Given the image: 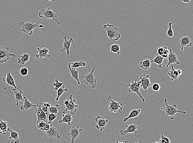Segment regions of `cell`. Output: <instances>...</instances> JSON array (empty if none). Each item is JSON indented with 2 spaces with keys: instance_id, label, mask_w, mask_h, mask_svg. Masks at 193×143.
Here are the masks:
<instances>
[{
  "instance_id": "cell-17",
  "label": "cell",
  "mask_w": 193,
  "mask_h": 143,
  "mask_svg": "<svg viewBox=\"0 0 193 143\" xmlns=\"http://www.w3.org/2000/svg\"><path fill=\"white\" fill-rule=\"evenodd\" d=\"M182 73V70L180 69H175L172 64L171 69L168 71V75L170 77L171 81H177Z\"/></svg>"
},
{
  "instance_id": "cell-47",
  "label": "cell",
  "mask_w": 193,
  "mask_h": 143,
  "mask_svg": "<svg viewBox=\"0 0 193 143\" xmlns=\"http://www.w3.org/2000/svg\"><path fill=\"white\" fill-rule=\"evenodd\" d=\"M43 105L45 107H48V108L50 107L51 106L50 103L49 102H45L43 103Z\"/></svg>"
},
{
  "instance_id": "cell-33",
  "label": "cell",
  "mask_w": 193,
  "mask_h": 143,
  "mask_svg": "<svg viewBox=\"0 0 193 143\" xmlns=\"http://www.w3.org/2000/svg\"><path fill=\"white\" fill-rule=\"evenodd\" d=\"M61 109V107L58 104H56L55 106H51L49 107L48 111L50 113H53L58 115V112L59 110Z\"/></svg>"
},
{
  "instance_id": "cell-30",
  "label": "cell",
  "mask_w": 193,
  "mask_h": 143,
  "mask_svg": "<svg viewBox=\"0 0 193 143\" xmlns=\"http://www.w3.org/2000/svg\"><path fill=\"white\" fill-rule=\"evenodd\" d=\"M163 58L162 56L159 55L157 54L155 59L151 61V62H154L158 65L159 68H162V64H163Z\"/></svg>"
},
{
  "instance_id": "cell-20",
  "label": "cell",
  "mask_w": 193,
  "mask_h": 143,
  "mask_svg": "<svg viewBox=\"0 0 193 143\" xmlns=\"http://www.w3.org/2000/svg\"><path fill=\"white\" fill-rule=\"evenodd\" d=\"M3 81L8 86H11L13 87L15 89H17L16 84H15V80L11 72H8L6 73V77L2 79Z\"/></svg>"
},
{
  "instance_id": "cell-26",
  "label": "cell",
  "mask_w": 193,
  "mask_h": 143,
  "mask_svg": "<svg viewBox=\"0 0 193 143\" xmlns=\"http://www.w3.org/2000/svg\"><path fill=\"white\" fill-rule=\"evenodd\" d=\"M141 112L140 109H134L130 113L129 115L127 117L123 118V121L124 122H127L130 118H133L137 117Z\"/></svg>"
},
{
  "instance_id": "cell-45",
  "label": "cell",
  "mask_w": 193,
  "mask_h": 143,
  "mask_svg": "<svg viewBox=\"0 0 193 143\" xmlns=\"http://www.w3.org/2000/svg\"><path fill=\"white\" fill-rule=\"evenodd\" d=\"M51 124L50 123H47L44 127L40 129L41 130L43 131L44 132L47 131L50 128Z\"/></svg>"
},
{
  "instance_id": "cell-39",
  "label": "cell",
  "mask_w": 193,
  "mask_h": 143,
  "mask_svg": "<svg viewBox=\"0 0 193 143\" xmlns=\"http://www.w3.org/2000/svg\"><path fill=\"white\" fill-rule=\"evenodd\" d=\"M172 22H169V23H168L169 28H168V31L167 32V35L170 38L172 37L173 36V35H174L173 31H172Z\"/></svg>"
},
{
  "instance_id": "cell-51",
  "label": "cell",
  "mask_w": 193,
  "mask_h": 143,
  "mask_svg": "<svg viewBox=\"0 0 193 143\" xmlns=\"http://www.w3.org/2000/svg\"><path fill=\"white\" fill-rule=\"evenodd\" d=\"M0 134H4V132L1 130V129H0Z\"/></svg>"
},
{
  "instance_id": "cell-2",
  "label": "cell",
  "mask_w": 193,
  "mask_h": 143,
  "mask_svg": "<svg viewBox=\"0 0 193 143\" xmlns=\"http://www.w3.org/2000/svg\"><path fill=\"white\" fill-rule=\"evenodd\" d=\"M161 100L164 101V102H165V107L164 108L161 107L160 109L165 111L166 116H170V120H174L175 118V114L177 113H182V114H186L187 112H186V111H180V110H177V106L175 104H173L172 105H168V103H167L168 100H167V99H165L164 100Z\"/></svg>"
},
{
  "instance_id": "cell-40",
  "label": "cell",
  "mask_w": 193,
  "mask_h": 143,
  "mask_svg": "<svg viewBox=\"0 0 193 143\" xmlns=\"http://www.w3.org/2000/svg\"><path fill=\"white\" fill-rule=\"evenodd\" d=\"M162 47H163V53L161 56L163 58H167L168 57V54H169V50H168V47L166 46H164Z\"/></svg>"
},
{
  "instance_id": "cell-32",
  "label": "cell",
  "mask_w": 193,
  "mask_h": 143,
  "mask_svg": "<svg viewBox=\"0 0 193 143\" xmlns=\"http://www.w3.org/2000/svg\"><path fill=\"white\" fill-rule=\"evenodd\" d=\"M68 90V89L67 88H65V86L62 85L61 88H60L57 90V96L56 97V101L58 102L60 99V97L63 94V93L65 92H67Z\"/></svg>"
},
{
  "instance_id": "cell-3",
  "label": "cell",
  "mask_w": 193,
  "mask_h": 143,
  "mask_svg": "<svg viewBox=\"0 0 193 143\" xmlns=\"http://www.w3.org/2000/svg\"><path fill=\"white\" fill-rule=\"evenodd\" d=\"M103 28L107 32V36L109 39L117 41L121 38V34L119 32L118 28L115 25L107 23L104 25Z\"/></svg>"
},
{
  "instance_id": "cell-12",
  "label": "cell",
  "mask_w": 193,
  "mask_h": 143,
  "mask_svg": "<svg viewBox=\"0 0 193 143\" xmlns=\"http://www.w3.org/2000/svg\"><path fill=\"white\" fill-rule=\"evenodd\" d=\"M150 75L149 74L144 73L143 75H140V81L138 82L141 88L144 90L145 93L148 92V89L150 87L151 85L150 81L149 79Z\"/></svg>"
},
{
  "instance_id": "cell-21",
  "label": "cell",
  "mask_w": 193,
  "mask_h": 143,
  "mask_svg": "<svg viewBox=\"0 0 193 143\" xmlns=\"http://www.w3.org/2000/svg\"><path fill=\"white\" fill-rule=\"evenodd\" d=\"M190 37L191 36H189L183 37L180 39V43L181 46V51H183L184 48L185 47H189L192 46L193 43L191 41Z\"/></svg>"
},
{
  "instance_id": "cell-9",
  "label": "cell",
  "mask_w": 193,
  "mask_h": 143,
  "mask_svg": "<svg viewBox=\"0 0 193 143\" xmlns=\"http://www.w3.org/2000/svg\"><path fill=\"white\" fill-rule=\"evenodd\" d=\"M33 108L35 109L34 113L36 114V123L40 121H44L48 123V116L41 109L40 103H38L37 105H35L34 107H33Z\"/></svg>"
},
{
  "instance_id": "cell-13",
  "label": "cell",
  "mask_w": 193,
  "mask_h": 143,
  "mask_svg": "<svg viewBox=\"0 0 193 143\" xmlns=\"http://www.w3.org/2000/svg\"><path fill=\"white\" fill-rule=\"evenodd\" d=\"M96 124V128L100 131H102L107 126L108 120L105 119L104 117L98 115L95 119Z\"/></svg>"
},
{
  "instance_id": "cell-43",
  "label": "cell",
  "mask_w": 193,
  "mask_h": 143,
  "mask_svg": "<svg viewBox=\"0 0 193 143\" xmlns=\"http://www.w3.org/2000/svg\"><path fill=\"white\" fill-rule=\"evenodd\" d=\"M152 89L155 91H158L161 88V87L159 85V84L157 83H155L153 84V86H152Z\"/></svg>"
},
{
  "instance_id": "cell-50",
  "label": "cell",
  "mask_w": 193,
  "mask_h": 143,
  "mask_svg": "<svg viewBox=\"0 0 193 143\" xmlns=\"http://www.w3.org/2000/svg\"><path fill=\"white\" fill-rule=\"evenodd\" d=\"M47 1L52 2H55V0H46Z\"/></svg>"
},
{
  "instance_id": "cell-35",
  "label": "cell",
  "mask_w": 193,
  "mask_h": 143,
  "mask_svg": "<svg viewBox=\"0 0 193 143\" xmlns=\"http://www.w3.org/2000/svg\"><path fill=\"white\" fill-rule=\"evenodd\" d=\"M8 128V126L7 125V122L6 121L0 120V129L4 132V134L6 132Z\"/></svg>"
},
{
  "instance_id": "cell-46",
  "label": "cell",
  "mask_w": 193,
  "mask_h": 143,
  "mask_svg": "<svg viewBox=\"0 0 193 143\" xmlns=\"http://www.w3.org/2000/svg\"><path fill=\"white\" fill-rule=\"evenodd\" d=\"M163 47H161V48H159L158 50H157V54H158L159 55L161 56L163 55Z\"/></svg>"
},
{
  "instance_id": "cell-15",
  "label": "cell",
  "mask_w": 193,
  "mask_h": 143,
  "mask_svg": "<svg viewBox=\"0 0 193 143\" xmlns=\"http://www.w3.org/2000/svg\"><path fill=\"white\" fill-rule=\"evenodd\" d=\"M63 39L64 40V42L62 48L60 49V51L61 53H63L65 51H66L67 53V55H69V53H70V48L71 43H74V41L72 38H70L69 40H68L67 39V37L66 36L63 37Z\"/></svg>"
},
{
  "instance_id": "cell-48",
  "label": "cell",
  "mask_w": 193,
  "mask_h": 143,
  "mask_svg": "<svg viewBox=\"0 0 193 143\" xmlns=\"http://www.w3.org/2000/svg\"><path fill=\"white\" fill-rule=\"evenodd\" d=\"M69 103V99L68 100H66L64 101V104L65 105V106H67L68 105Z\"/></svg>"
},
{
  "instance_id": "cell-22",
  "label": "cell",
  "mask_w": 193,
  "mask_h": 143,
  "mask_svg": "<svg viewBox=\"0 0 193 143\" xmlns=\"http://www.w3.org/2000/svg\"><path fill=\"white\" fill-rule=\"evenodd\" d=\"M72 115L70 113H63L62 115V118L61 120L58 121L59 124H62L63 122L67 123L68 125H71V122L72 121Z\"/></svg>"
},
{
  "instance_id": "cell-49",
  "label": "cell",
  "mask_w": 193,
  "mask_h": 143,
  "mask_svg": "<svg viewBox=\"0 0 193 143\" xmlns=\"http://www.w3.org/2000/svg\"><path fill=\"white\" fill-rule=\"evenodd\" d=\"M182 2L184 3H190V0H181Z\"/></svg>"
},
{
  "instance_id": "cell-18",
  "label": "cell",
  "mask_w": 193,
  "mask_h": 143,
  "mask_svg": "<svg viewBox=\"0 0 193 143\" xmlns=\"http://www.w3.org/2000/svg\"><path fill=\"white\" fill-rule=\"evenodd\" d=\"M47 135L51 139L57 138L58 139H60L62 135V133L58 132V129L51 125L50 128L47 131L45 132Z\"/></svg>"
},
{
  "instance_id": "cell-27",
  "label": "cell",
  "mask_w": 193,
  "mask_h": 143,
  "mask_svg": "<svg viewBox=\"0 0 193 143\" xmlns=\"http://www.w3.org/2000/svg\"><path fill=\"white\" fill-rule=\"evenodd\" d=\"M30 58V55L28 53H24L22 55L19 56L18 58L17 63L18 64L24 65L26 62H28Z\"/></svg>"
},
{
  "instance_id": "cell-25",
  "label": "cell",
  "mask_w": 193,
  "mask_h": 143,
  "mask_svg": "<svg viewBox=\"0 0 193 143\" xmlns=\"http://www.w3.org/2000/svg\"><path fill=\"white\" fill-rule=\"evenodd\" d=\"M23 98L24 100H23L24 103H23V105H21L20 107V109H21V111H23V110L27 111L28 109L33 108V107H34L35 105L31 102L26 97H23Z\"/></svg>"
},
{
  "instance_id": "cell-16",
  "label": "cell",
  "mask_w": 193,
  "mask_h": 143,
  "mask_svg": "<svg viewBox=\"0 0 193 143\" xmlns=\"http://www.w3.org/2000/svg\"><path fill=\"white\" fill-rule=\"evenodd\" d=\"M138 126L135 124H131L129 125H126V129H121L120 132L121 135H126L128 133L137 134L138 132L137 131Z\"/></svg>"
},
{
  "instance_id": "cell-23",
  "label": "cell",
  "mask_w": 193,
  "mask_h": 143,
  "mask_svg": "<svg viewBox=\"0 0 193 143\" xmlns=\"http://www.w3.org/2000/svg\"><path fill=\"white\" fill-rule=\"evenodd\" d=\"M13 91L14 95H15V101L16 102L15 105L16 107H18L19 101L24 100L23 97L22 96L23 92L21 89H19V90H17V89L15 88L13 89Z\"/></svg>"
},
{
  "instance_id": "cell-31",
  "label": "cell",
  "mask_w": 193,
  "mask_h": 143,
  "mask_svg": "<svg viewBox=\"0 0 193 143\" xmlns=\"http://www.w3.org/2000/svg\"><path fill=\"white\" fill-rule=\"evenodd\" d=\"M70 66L73 68H78L80 67H85L87 65L86 63L83 61H81L79 62H75L70 63Z\"/></svg>"
},
{
  "instance_id": "cell-38",
  "label": "cell",
  "mask_w": 193,
  "mask_h": 143,
  "mask_svg": "<svg viewBox=\"0 0 193 143\" xmlns=\"http://www.w3.org/2000/svg\"><path fill=\"white\" fill-rule=\"evenodd\" d=\"M153 143H170V142L169 138L167 137H165L163 134H162L161 137V139L159 142H153Z\"/></svg>"
},
{
  "instance_id": "cell-1",
  "label": "cell",
  "mask_w": 193,
  "mask_h": 143,
  "mask_svg": "<svg viewBox=\"0 0 193 143\" xmlns=\"http://www.w3.org/2000/svg\"><path fill=\"white\" fill-rule=\"evenodd\" d=\"M19 26L20 28V32L25 33L26 38H28V36L32 34L33 30L37 27L43 28L44 26L43 24H39L36 23L35 20L24 21H21L19 23Z\"/></svg>"
},
{
  "instance_id": "cell-41",
  "label": "cell",
  "mask_w": 193,
  "mask_h": 143,
  "mask_svg": "<svg viewBox=\"0 0 193 143\" xmlns=\"http://www.w3.org/2000/svg\"><path fill=\"white\" fill-rule=\"evenodd\" d=\"M28 69L26 67H23L20 69V74L22 76H26L28 74Z\"/></svg>"
},
{
  "instance_id": "cell-6",
  "label": "cell",
  "mask_w": 193,
  "mask_h": 143,
  "mask_svg": "<svg viewBox=\"0 0 193 143\" xmlns=\"http://www.w3.org/2000/svg\"><path fill=\"white\" fill-rule=\"evenodd\" d=\"M15 54L9 52V47H5L0 46V63L3 64L7 62L11 58H15Z\"/></svg>"
},
{
  "instance_id": "cell-4",
  "label": "cell",
  "mask_w": 193,
  "mask_h": 143,
  "mask_svg": "<svg viewBox=\"0 0 193 143\" xmlns=\"http://www.w3.org/2000/svg\"><path fill=\"white\" fill-rule=\"evenodd\" d=\"M39 17L41 19L47 20L48 19H53L56 21L58 25H60V21L57 19V15L55 12L51 10L50 7L47 9H42L38 13Z\"/></svg>"
},
{
  "instance_id": "cell-44",
  "label": "cell",
  "mask_w": 193,
  "mask_h": 143,
  "mask_svg": "<svg viewBox=\"0 0 193 143\" xmlns=\"http://www.w3.org/2000/svg\"><path fill=\"white\" fill-rule=\"evenodd\" d=\"M46 123V122H44V121H40V122H38V123H36L37 127L39 129H40L44 127Z\"/></svg>"
},
{
  "instance_id": "cell-37",
  "label": "cell",
  "mask_w": 193,
  "mask_h": 143,
  "mask_svg": "<svg viewBox=\"0 0 193 143\" xmlns=\"http://www.w3.org/2000/svg\"><path fill=\"white\" fill-rule=\"evenodd\" d=\"M64 84L63 83L60 82L58 79H57V78L55 79V83L53 84V86L54 87V89L55 90H57L60 88L61 87V86L62 85H64Z\"/></svg>"
},
{
  "instance_id": "cell-10",
  "label": "cell",
  "mask_w": 193,
  "mask_h": 143,
  "mask_svg": "<svg viewBox=\"0 0 193 143\" xmlns=\"http://www.w3.org/2000/svg\"><path fill=\"white\" fill-rule=\"evenodd\" d=\"M69 100V104L66 106V109L64 111L62 112V113H69L72 115L74 114L77 111L78 105H75V103L76 102V100L75 99H73V95H70Z\"/></svg>"
},
{
  "instance_id": "cell-14",
  "label": "cell",
  "mask_w": 193,
  "mask_h": 143,
  "mask_svg": "<svg viewBox=\"0 0 193 143\" xmlns=\"http://www.w3.org/2000/svg\"><path fill=\"white\" fill-rule=\"evenodd\" d=\"M37 53L38 54L35 55V57L38 60L43 58H45V60L50 58L51 55L48 54L49 50L46 48H42L38 47L37 48Z\"/></svg>"
},
{
  "instance_id": "cell-7",
  "label": "cell",
  "mask_w": 193,
  "mask_h": 143,
  "mask_svg": "<svg viewBox=\"0 0 193 143\" xmlns=\"http://www.w3.org/2000/svg\"><path fill=\"white\" fill-rule=\"evenodd\" d=\"M126 86H128V87L127 90V91L128 93H135L140 98L143 102H145L144 98L140 92L139 90L141 88L137 81V79L135 80V81L132 82L131 83L128 84L127 85H126Z\"/></svg>"
},
{
  "instance_id": "cell-8",
  "label": "cell",
  "mask_w": 193,
  "mask_h": 143,
  "mask_svg": "<svg viewBox=\"0 0 193 143\" xmlns=\"http://www.w3.org/2000/svg\"><path fill=\"white\" fill-rule=\"evenodd\" d=\"M108 100L110 101L108 105V109L110 112L114 113L121 112L123 106L122 103L116 102L111 96H108Z\"/></svg>"
},
{
  "instance_id": "cell-11",
  "label": "cell",
  "mask_w": 193,
  "mask_h": 143,
  "mask_svg": "<svg viewBox=\"0 0 193 143\" xmlns=\"http://www.w3.org/2000/svg\"><path fill=\"white\" fill-rule=\"evenodd\" d=\"M83 131L82 129L79 128L78 126L72 127L70 131L68 133V135L70 138V143H74L78 137L81 136V133Z\"/></svg>"
},
{
  "instance_id": "cell-28",
  "label": "cell",
  "mask_w": 193,
  "mask_h": 143,
  "mask_svg": "<svg viewBox=\"0 0 193 143\" xmlns=\"http://www.w3.org/2000/svg\"><path fill=\"white\" fill-rule=\"evenodd\" d=\"M7 131L9 132L11 134L10 136L9 137V139H13L15 143H19L20 142L19 138V134L18 133L14 131L11 130V129L8 127Z\"/></svg>"
},
{
  "instance_id": "cell-5",
  "label": "cell",
  "mask_w": 193,
  "mask_h": 143,
  "mask_svg": "<svg viewBox=\"0 0 193 143\" xmlns=\"http://www.w3.org/2000/svg\"><path fill=\"white\" fill-rule=\"evenodd\" d=\"M95 68V67H94L90 73L82 75L80 77V78L83 79L84 82L86 85L91 86L92 89L95 88L97 85V79L94 76V72Z\"/></svg>"
},
{
  "instance_id": "cell-29",
  "label": "cell",
  "mask_w": 193,
  "mask_h": 143,
  "mask_svg": "<svg viewBox=\"0 0 193 143\" xmlns=\"http://www.w3.org/2000/svg\"><path fill=\"white\" fill-rule=\"evenodd\" d=\"M151 66V62L149 59H146L140 62V67L144 70H147L150 68Z\"/></svg>"
},
{
  "instance_id": "cell-19",
  "label": "cell",
  "mask_w": 193,
  "mask_h": 143,
  "mask_svg": "<svg viewBox=\"0 0 193 143\" xmlns=\"http://www.w3.org/2000/svg\"><path fill=\"white\" fill-rule=\"evenodd\" d=\"M168 64L166 65V67L168 68L170 64H176L177 65H179L180 62L177 60V57L176 54L172 51L171 48L169 50V54H168Z\"/></svg>"
},
{
  "instance_id": "cell-42",
  "label": "cell",
  "mask_w": 193,
  "mask_h": 143,
  "mask_svg": "<svg viewBox=\"0 0 193 143\" xmlns=\"http://www.w3.org/2000/svg\"><path fill=\"white\" fill-rule=\"evenodd\" d=\"M40 105L41 109L42 110H43V111H44V112L45 113L46 115L47 116H48L49 113H50V112H49L48 111V107H45V106L43 105V103L41 102H40Z\"/></svg>"
},
{
  "instance_id": "cell-24",
  "label": "cell",
  "mask_w": 193,
  "mask_h": 143,
  "mask_svg": "<svg viewBox=\"0 0 193 143\" xmlns=\"http://www.w3.org/2000/svg\"><path fill=\"white\" fill-rule=\"evenodd\" d=\"M68 68H69L68 72L70 73L72 76V79H74L76 80L77 84L79 85H80V82L79 79V71L78 70H76L75 68H72L70 66V63H69L68 65Z\"/></svg>"
},
{
  "instance_id": "cell-34",
  "label": "cell",
  "mask_w": 193,
  "mask_h": 143,
  "mask_svg": "<svg viewBox=\"0 0 193 143\" xmlns=\"http://www.w3.org/2000/svg\"><path fill=\"white\" fill-rule=\"evenodd\" d=\"M110 52L119 55L120 53V47L119 45L114 44L110 47Z\"/></svg>"
},
{
  "instance_id": "cell-36",
  "label": "cell",
  "mask_w": 193,
  "mask_h": 143,
  "mask_svg": "<svg viewBox=\"0 0 193 143\" xmlns=\"http://www.w3.org/2000/svg\"><path fill=\"white\" fill-rule=\"evenodd\" d=\"M48 123L50 124L53 120H55L56 118H59V115H57L55 113H50L48 115Z\"/></svg>"
}]
</instances>
